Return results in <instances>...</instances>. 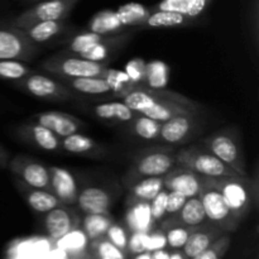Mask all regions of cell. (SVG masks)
Here are the masks:
<instances>
[{
    "instance_id": "603a6c76",
    "label": "cell",
    "mask_w": 259,
    "mask_h": 259,
    "mask_svg": "<svg viewBox=\"0 0 259 259\" xmlns=\"http://www.w3.org/2000/svg\"><path fill=\"white\" fill-rule=\"evenodd\" d=\"M56 78L65 86H67L70 90L85 94V95H103V94L111 93L109 83L101 76H96V77H62V76H56Z\"/></svg>"
},
{
    "instance_id": "b9f144b4",
    "label": "cell",
    "mask_w": 259,
    "mask_h": 259,
    "mask_svg": "<svg viewBox=\"0 0 259 259\" xmlns=\"http://www.w3.org/2000/svg\"><path fill=\"white\" fill-rule=\"evenodd\" d=\"M187 227H172L168 228V232L166 234L167 243L172 248H182L189 238L190 232Z\"/></svg>"
},
{
    "instance_id": "8fae6325",
    "label": "cell",
    "mask_w": 259,
    "mask_h": 259,
    "mask_svg": "<svg viewBox=\"0 0 259 259\" xmlns=\"http://www.w3.org/2000/svg\"><path fill=\"white\" fill-rule=\"evenodd\" d=\"M200 131H202V118L200 114H179L162 123L159 141L167 144H179L192 138Z\"/></svg>"
},
{
    "instance_id": "4316f807",
    "label": "cell",
    "mask_w": 259,
    "mask_h": 259,
    "mask_svg": "<svg viewBox=\"0 0 259 259\" xmlns=\"http://www.w3.org/2000/svg\"><path fill=\"white\" fill-rule=\"evenodd\" d=\"M126 28L119 22L115 10L105 9L96 13L88 24V30L101 35H113L125 32Z\"/></svg>"
},
{
    "instance_id": "ab89813d",
    "label": "cell",
    "mask_w": 259,
    "mask_h": 259,
    "mask_svg": "<svg viewBox=\"0 0 259 259\" xmlns=\"http://www.w3.org/2000/svg\"><path fill=\"white\" fill-rule=\"evenodd\" d=\"M146 61L143 58H133L125 65L124 72L129 76L134 85H143L146 76Z\"/></svg>"
},
{
    "instance_id": "836d02e7",
    "label": "cell",
    "mask_w": 259,
    "mask_h": 259,
    "mask_svg": "<svg viewBox=\"0 0 259 259\" xmlns=\"http://www.w3.org/2000/svg\"><path fill=\"white\" fill-rule=\"evenodd\" d=\"M113 224L109 214H86L83 219V232L90 239H98L106 234L109 227Z\"/></svg>"
},
{
    "instance_id": "db71d44e",
    "label": "cell",
    "mask_w": 259,
    "mask_h": 259,
    "mask_svg": "<svg viewBox=\"0 0 259 259\" xmlns=\"http://www.w3.org/2000/svg\"><path fill=\"white\" fill-rule=\"evenodd\" d=\"M169 259H184L180 253H174V254H169Z\"/></svg>"
},
{
    "instance_id": "83f0119b",
    "label": "cell",
    "mask_w": 259,
    "mask_h": 259,
    "mask_svg": "<svg viewBox=\"0 0 259 259\" xmlns=\"http://www.w3.org/2000/svg\"><path fill=\"white\" fill-rule=\"evenodd\" d=\"M94 114L99 119L115 123H131L136 113L123 101H110V103L98 104L93 108Z\"/></svg>"
},
{
    "instance_id": "f1b7e54d",
    "label": "cell",
    "mask_w": 259,
    "mask_h": 259,
    "mask_svg": "<svg viewBox=\"0 0 259 259\" xmlns=\"http://www.w3.org/2000/svg\"><path fill=\"white\" fill-rule=\"evenodd\" d=\"M126 224L132 232L148 233L153 224L149 202H136L129 205L126 212Z\"/></svg>"
},
{
    "instance_id": "ee69618b",
    "label": "cell",
    "mask_w": 259,
    "mask_h": 259,
    "mask_svg": "<svg viewBox=\"0 0 259 259\" xmlns=\"http://www.w3.org/2000/svg\"><path fill=\"white\" fill-rule=\"evenodd\" d=\"M229 245V238H222V239L218 240L214 245H210L207 249H205L204 252H201L200 254H197L196 257L192 259H219L220 253L225 249V248Z\"/></svg>"
},
{
    "instance_id": "e0dca14e",
    "label": "cell",
    "mask_w": 259,
    "mask_h": 259,
    "mask_svg": "<svg viewBox=\"0 0 259 259\" xmlns=\"http://www.w3.org/2000/svg\"><path fill=\"white\" fill-rule=\"evenodd\" d=\"M206 215H205L204 206L199 196L189 197L184 206L181 207L179 212L167 217L164 224L168 228L172 227H187L196 228L205 224L206 222Z\"/></svg>"
},
{
    "instance_id": "1f68e13d",
    "label": "cell",
    "mask_w": 259,
    "mask_h": 259,
    "mask_svg": "<svg viewBox=\"0 0 259 259\" xmlns=\"http://www.w3.org/2000/svg\"><path fill=\"white\" fill-rule=\"evenodd\" d=\"M169 80V67L162 61H151L146 63V76L143 86L162 90L166 89Z\"/></svg>"
},
{
    "instance_id": "f907efd6",
    "label": "cell",
    "mask_w": 259,
    "mask_h": 259,
    "mask_svg": "<svg viewBox=\"0 0 259 259\" xmlns=\"http://www.w3.org/2000/svg\"><path fill=\"white\" fill-rule=\"evenodd\" d=\"M151 259H169V254L163 249L154 250L153 254L151 255Z\"/></svg>"
},
{
    "instance_id": "4fadbf2b",
    "label": "cell",
    "mask_w": 259,
    "mask_h": 259,
    "mask_svg": "<svg viewBox=\"0 0 259 259\" xmlns=\"http://www.w3.org/2000/svg\"><path fill=\"white\" fill-rule=\"evenodd\" d=\"M163 186L168 191L184 195L186 199L199 196L202 187V176L176 164L163 176Z\"/></svg>"
},
{
    "instance_id": "484cf974",
    "label": "cell",
    "mask_w": 259,
    "mask_h": 259,
    "mask_svg": "<svg viewBox=\"0 0 259 259\" xmlns=\"http://www.w3.org/2000/svg\"><path fill=\"white\" fill-rule=\"evenodd\" d=\"M211 0H161L152 10H169L197 19L206 10Z\"/></svg>"
},
{
    "instance_id": "f35d334b",
    "label": "cell",
    "mask_w": 259,
    "mask_h": 259,
    "mask_svg": "<svg viewBox=\"0 0 259 259\" xmlns=\"http://www.w3.org/2000/svg\"><path fill=\"white\" fill-rule=\"evenodd\" d=\"M86 243H88V237L85 232L80 229H72L57 240V248L65 250L66 253H76L82 250Z\"/></svg>"
},
{
    "instance_id": "bcb514c9",
    "label": "cell",
    "mask_w": 259,
    "mask_h": 259,
    "mask_svg": "<svg viewBox=\"0 0 259 259\" xmlns=\"http://www.w3.org/2000/svg\"><path fill=\"white\" fill-rule=\"evenodd\" d=\"M98 253L103 259H124L121 250L109 240H101L99 243Z\"/></svg>"
},
{
    "instance_id": "ac0fdd59",
    "label": "cell",
    "mask_w": 259,
    "mask_h": 259,
    "mask_svg": "<svg viewBox=\"0 0 259 259\" xmlns=\"http://www.w3.org/2000/svg\"><path fill=\"white\" fill-rule=\"evenodd\" d=\"M131 37L132 33L128 32L108 35L103 40L94 45L93 47L78 53L77 56H80L81 58H85V60L94 61V62H106L128 42Z\"/></svg>"
},
{
    "instance_id": "f5cc1de1",
    "label": "cell",
    "mask_w": 259,
    "mask_h": 259,
    "mask_svg": "<svg viewBox=\"0 0 259 259\" xmlns=\"http://www.w3.org/2000/svg\"><path fill=\"white\" fill-rule=\"evenodd\" d=\"M136 259H151V254L149 253H141Z\"/></svg>"
},
{
    "instance_id": "cb8c5ba5",
    "label": "cell",
    "mask_w": 259,
    "mask_h": 259,
    "mask_svg": "<svg viewBox=\"0 0 259 259\" xmlns=\"http://www.w3.org/2000/svg\"><path fill=\"white\" fill-rule=\"evenodd\" d=\"M163 189V176L144 177V179L138 180L131 186L128 205L136 204V202H151Z\"/></svg>"
},
{
    "instance_id": "816d5d0a",
    "label": "cell",
    "mask_w": 259,
    "mask_h": 259,
    "mask_svg": "<svg viewBox=\"0 0 259 259\" xmlns=\"http://www.w3.org/2000/svg\"><path fill=\"white\" fill-rule=\"evenodd\" d=\"M5 159H7V153H5L4 149L0 147V166L5 163Z\"/></svg>"
},
{
    "instance_id": "ffe728a7",
    "label": "cell",
    "mask_w": 259,
    "mask_h": 259,
    "mask_svg": "<svg viewBox=\"0 0 259 259\" xmlns=\"http://www.w3.org/2000/svg\"><path fill=\"white\" fill-rule=\"evenodd\" d=\"M17 185L18 190L22 194V196L24 197L25 202L29 205L30 209L33 211L38 212V214H47L48 211H51L52 209L57 207L58 205H61V202L58 201L57 197L52 194L51 191L42 189H34V187H30L28 185L23 184L22 181L17 179Z\"/></svg>"
},
{
    "instance_id": "d4e9b609",
    "label": "cell",
    "mask_w": 259,
    "mask_h": 259,
    "mask_svg": "<svg viewBox=\"0 0 259 259\" xmlns=\"http://www.w3.org/2000/svg\"><path fill=\"white\" fill-rule=\"evenodd\" d=\"M66 28H67L66 20H46V22H39L29 25L23 30L27 34V37L37 46L48 42L52 38L60 35L61 33L65 32Z\"/></svg>"
},
{
    "instance_id": "ba28073f",
    "label": "cell",
    "mask_w": 259,
    "mask_h": 259,
    "mask_svg": "<svg viewBox=\"0 0 259 259\" xmlns=\"http://www.w3.org/2000/svg\"><path fill=\"white\" fill-rule=\"evenodd\" d=\"M14 85L29 95L42 100L65 101L75 98L72 91L60 82L57 78H52L40 73H29L14 82Z\"/></svg>"
},
{
    "instance_id": "7a4b0ae2",
    "label": "cell",
    "mask_w": 259,
    "mask_h": 259,
    "mask_svg": "<svg viewBox=\"0 0 259 259\" xmlns=\"http://www.w3.org/2000/svg\"><path fill=\"white\" fill-rule=\"evenodd\" d=\"M176 164L209 179L237 177L239 175L220 161L204 144H192L176 152Z\"/></svg>"
},
{
    "instance_id": "7c38bea8",
    "label": "cell",
    "mask_w": 259,
    "mask_h": 259,
    "mask_svg": "<svg viewBox=\"0 0 259 259\" xmlns=\"http://www.w3.org/2000/svg\"><path fill=\"white\" fill-rule=\"evenodd\" d=\"M9 168L23 184L51 191L50 169L39 162L29 157L18 156L9 162Z\"/></svg>"
},
{
    "instance_id": "2e32d148",
    "label": "cell",
    "mask_w": 259,
    "mask_h": 259,
    "mask_svg": "<svg viewBox=\"0 0 259 259\" xmlns=\"http://www.w3.org/2000/svg\"><path fill=\"white\" fill-rule=\"evenodd\" d=\"M33 120L40 125L46 126L60 138L78 133L83 128V123L76 116L58 111H45L33 116Z\"/></svg>"
},
{
    "instance_id": "8992f818",
    "label": "cell",
    "mask_w": 259,
    "mask_h": 259,
    "mask_svg": "<svg viewBox=\"0 0 259 259\" xmlns=\"http://www.w3.org/2000/svg\"><path fill=\"white\" fill-rule=\"evenodd\" d=\"M40 66L47 72L62 77H96L109 67L106 62H94L63 51L45 60Z\"/></svg>"
},
{
    "instance_id": "c3c4849f",
    "label": "cell",
    "mask_w": 259,
    "mask_h": 259,
    "mask_svg": "<svg viewBox=\"0 0 259 259\" xmlns=\"http://www.w3.org/2000/svg\"><path fill=\"white\" fill-rule=\"evenodd\" d=\"M167 244L166 235H163L162 233H153V234L147 237L146 240V250L148 252H154V250L163 249Z\"/></svg>"
},
{
    "instance_id": "d590c367",
    "label": "cell",
    "mask_w": 259,
    "mask_h": 259,
    "mask_svg": "<svg viewBox=\"0 0 259 259\" xmlns=\"http://www.w3.org/2000/svg\"><path fill=\"white\" fill-rule=\"evenodd\" d=\"M211 233L206 232V230H196V232L190 233L186 243L182 247L185 254L189 258H194L201 252H204L205 249H207L211 245Z\"/></svg>"
},
{
    "instance_id": "60d3db41",
    "label": "cell",
    "mask_w": 259,
    "mask_h": 259,
    "mask_svg": "<svg viewBox=\"0 0 259 259\" xmlns=\"http://www.w3.org/2000/svg\"><path fill=\"white\" fill-rule=\"evenodd\" d=\"M167 194H168V190H161V191L158 192V195L149 202V206H151V215L153 222H161V220L166 217Z\"/></svg>"
},
{
    "instance_id": "52a82bcc",
    "label": "cell",
    "mask_w": 259,
    "mask_h": 259,
    "mask_svg": "<svg viewBox=\"0 0 259 259\" xmlns=\"http://www.w3.org/2000/svg\"><path fill=\"white\" fill-rule=\"evenodd\" d=\"M78 0H42L30 9L20 13L10 22L15 28H24L46 20H66Z\"/></svg>"
},
{
    "instance_id": "9c48e42d",
    "label": "cell",
    "mask_w": 259,
    "mask_h": 259,
    "mask_svg": "<svg viewBox=\"0 0 259 259\" xmlns=\"http://www.w3.org/2000/svg\"><path fill=\"white\" fill-rule=\"evenodd\" d=\"M199 197L204 206L206 219L211 224L224 229H232L238 224V220L232 214L220 191L211 184L209 177H202V187Z\"/></svg>"
},
{
    "instance_id": "74e56055",
    "label": "cell",
    "mask_w": 259,
    "mask_h": 259,
    "mask_svg": "<svg viewBox=\"0 0 259 259\" xmlns=\"http://www.w3.org/2000/svg\"><path fill=\"white\" fill-rule=\"evenodd\" d=\"M108 37V35H101L98 33L90 32V30H86V32L78 33L76 34L72 39L68 43V47L66 48L63 52L71 53V55H78V53L83 52L88 48L93 47L94 45L99 43L100 40H103L104 38Z\"/></svg>"
},
{
    "instance_id": "6da1fadb",
    "label": "cell",
    "mask_w": 259,
    "mask_h": 259,
    "mask_svg": "<svg viewBox=\"0 0 259 259\" xmlns=\"http://www.w3.org/2000/svg\"><path fill=\"white\" fill-rule=\"evenodd\" d=\"M120 99L136 114L146 115L159 123H164L179 114L202 113L201 106L196 101L166 89L157 90L134 85Z\"/></svg>"
},
{
    "instance_id": "9a60e30c",
    "label": "cell",
    "mask_w": 259,
    "mask_h": 259,
    "mask_svg": "<svg viewBox=\"0 0 259 259\" xmlns=\"http://www.w3.org/2000/svg\"><path fill=\"white\" fill-rule=\"evenodd\" d=\"M51 176V192L62 205L76 204L78 187L73 175L62 167H48Z\"/></svg>"
},
{
    "instance_id": "d6986e66",
    "label": "cell",
    "mask_w": 259,
    "mask_h": 259,
    "mask_svg": "<svg viewBox=\"0 0 259 259\" xmlns=\"http://www.w3.org/2000/svg\"><path fill=\"white\" fill-rule=\"evenodd\" d=\"M76 225L75 212L66 207V205H58L48 211L45 217V227L51 238L58 240L67 234Z\"/></svg>"
},
{
    "instance_id": "f6af8a7d",
    "label": "cell",
    "mask_w": 259,
    "mask_h": 259,
    "mask_svg": "<svg viewBox=\"0 0 259 259\" xmlns=\"http://www.w3.org/2000/svg\"><path fill=\"white\" fill-rule=\"evenodd\" d=\"M186 197L184 195L179 194L175 191H168L167 194V202H166V217L176 214L181 210L184 204L186 202Z\"/></svg>"
},
{
    "instance_id": "7bdbcfd3",
    "label": "cell",
    "mask_w": 259,
    "mask_h": 259,
    "mask_svg": "<svg viewBox=\"0 0 259 259\" xmlns=\"http://www.w3.org/2000/svg\"><path fill=\"white\" fill-rule=\"evenodd\" d=\"M106 235L109 238V242L113 243L115 247H118L119 249L123 250L125 249L126 245H128V237H126L125 230L123 229V227L118 224H111L109 227Z\"/></svg>"
},
{
    "instance_id": "7402d4cb",
    "label": "cell",
    "mask_w": 259,
    "mask_h": 259,
    "mask_svg": "<svg viewBox=\"0 0 259 259\" xmlns=\"http://www.w3.org/2000/svg\"><path fill=\"white\" fill-rule=\"evenodd\" d=\"M196 19L169 10H152L148 18L141 25V29H162V28H179L192 24Z\"/></svg>"
},
{
    "instance_id": "5bb4252c",
    "label": "cell",
    "mask_w": 259,
    "mask_h": 259,
    "mask_svg": "<svg viewBox=\"0 0 259 259\" xmlns=\"http://www.w3.org/2000/svg\"><path fill=\"white\" fill-rule=\"evenodd\" d=\"M78 209L83 214H109L114 202L110 191L99 186H86L78 190L77 200Z\"/></svg>"
},
{
    "instance_id": "44dd1931",
    "label": "cell",
    "mask_w": 259,
    "mask_h": 259,
    "mask_svg": "<svg viewBox=\"0 0 259 259\" xmlns=\"http://www.w3.org/2000/svg\"><path fill=\"white\" fill-rule=\"evenodd\" d=\"M20 136L24 137L27 141L32 142L34 146L47 152H58L61 149V138L56 136L53 132L38 123L28 124L20 128Z\"/></svg>"
},
{
    "instance_id": "f546056e",
    "label": "cell",
    "mask_w": 259,
    "mask_h": 259,
    "mask_svg": "<svg viewBox=\"0 0 259 259\" xmlns=\"http://www.w3.org/2000/svg\"><path fill=\"white\" fill-rule=\"evenodd\" d=\"M115 12L124 28H141L144 20L148 18L151 8L144 7L139 3H128L119 7Z\"/></svg>"
},
{
    "instance_id": "7dc6e473",
    "label": "cell",
    "mask_w": 259,
    "mask_h": 259,
    "mask_svg": "<svg viewBox=\"0 0 259 259\" xmlns=\"http://www.w3.org/2000/svg\"><path fill=\"white\" fill-rule=\"evenodd\" d=\"M148 237V233H141V232H133V235L131 239L128 240L129 249L133 253H143L146 252V240Z\"/></svg>"
},
{
    "instance_id": "30bf717a",
    "label": "cell",
    "mask_w": 259,
    "mask_h": 259,
    "mask_svg": "<svg viewBox=\"0 0 259 259\" xmlns=\"http://www.w3.org/2000/svg\"><path fill=\"white\" fill-rule=\"evenodd\" d=\"M37 48L24 30L13 25L0 27V61H30Z\"/></svg>"
},
{
    "instance_id": "d6a6232c",
    "label": "cell",
    "mask_w": 259,
    "mask_h": 259,
    "mask_svg": "<svg viewBox=\"0 0 259 259\" xmlns=\"http://www.w3.org/2000/svg\"><path fill=\"white\" fill-rule=\"evenodd\" d=\"M132 131L139 138L144 141H159L162 123L153 120L142 114H136L133 120L131 121Z\"/></svg>"
},
{
    "instance_id": "8d00e7d4",
    "label": "cell",
    "mask_w": 259,
    "mask_h": 259,
    "mask_svg": "<svg viewBox=\"0 0 259 259\" xmlns=\"http://www.w3.org/2000/svg\"><path fill=\"white\" fill-rule=\"evenodd\" d=\"M32 72V68L25 65L23 61H0V80L10 81V82L14 83Z\"/></svg>"
},
{
    "instance_id": "3957f363",
    "label": "cell",
    "mask_w": 259,
    "mask_h": 259,
    "mask_svg": "<svg viewBox=\"0 0 259 259\" xmlns=\"http://www.w3.org/2000/svg\"><path fill=\"white\" fill-rule=\"evenodd\" d=\"M201 143L239 176H248L242 139L238 129L223 128L202 139Z\"/></svg>"
},
{
    "instance_id": "e575fe53",
    "label": "cell",
    "mask_w": 259,
    "mask_h": 259,
    "mask_svg": "<svg viewBox=\"0 0 259 259\" xmlns=\"http://www.w3.org/2000/svg\"><path fill=\"white\" fill-rule=\"evenodd\" d=\"M101 77L105 78L106 82L110 86L111 93H114V95L118 98H121L126 91H129L134 86V83L124 71L115 70V68L108 67L104 71Z\"/></svg>"
},
{
    "instance_id": "277c9868",
    "label": "cell",
    "mask_w": 259,
    "mask_h": 259,
    "mask_svg": "<svg viewBox=\"0 0 259 259\" xmlns=\"http://www.w3.org/2000/svg\"><path fill=\"white\" fill-rule=\"evenodd\" d=\"M210 181L219 190L225 204L238 222L249 212L252 204L257 199L255 187L252 186L249 177H218L210 179Z\"/></svg>"
},
{
    "instance_id": "681fc988",
    "label": "cell",
    "mask_w": 259,
    "mask_h": 259,
    "mask_svg": "<svg viewBox=\"0 0 259 259\" xmlns=\"http://www.w3.org/2000/svg\"><path fill=\"white\" fill-rule=\"evenodd\" d=\"M48 259H68V257H67V253H66L65 250L57 248V249L50 253Z\"/></svg>"
},
{
    "instance_id": "5b68a950",
    "label": "cell",
    "mask_w": 259,
    "mask_h": 259,
    "mask_svg": "<svg viewBox=\"0 0 259 259\" xmlns=\"http://www.w3.org/2000/svg\"><path fill=\"white\" fill-rule=\"evenodd\" d=\"M176 166V152L172 148H151L142 152L134 159L124 179L126 186H132L144 177H162Z\"/></svg>"
},
{
    "instance_id": "4dcf8cb0",
    "label": "cell",
    "mask_w": 259,
    "mask_h": 259,
    "mask_svg": "<svg viewBox=\"0 0 259 259\" xmlns=\"http://www.w3.org/2000/svg\"><path fill=\"white\" fill-rule=\"evenodd\" d=\"M61 148L63 151L72 154H86L98 153L99 147L93 138L88 136H83L80 133H73L71 136L61 138Z\"/></svg>"
}]
</instances>
